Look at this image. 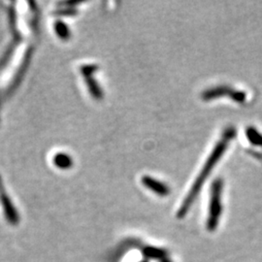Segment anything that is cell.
Instances as JSON below:
<instances>
[{
  "instance_id": "cell-1",
  "label": "cell",
  "mask_w": 262,
  "mask_h": 262,
  "mask_svg": "<svg viewBox=\"0 0 262 262\" xmlns=\"http://www.w3.org/2000/svg\"><path fill=\"white\" fill-rule=\"evenodd\" d=\"M235 135H236V130H235L233 126H230V127L225 129L224 134H223V137L221 138V140L219 141L217 144L215 145V149L213 150V151L210 155V157L207 159L204 167L202 168L199 176L197 177L194 184L192 185V187L189 190L187 196L185 198L182 206L180 207L178 214H177L179 219L184 217L187 212H188V209L190 208V206L192 205V203L194 202V200H195V198L198 195L200 189L202 188V186H203L205 180L210 175L211 170L215 167L216 162L223 157V155L225 154V151L227 149L229 143L234 138Z\"/></svg>"
},
{
  "instance_id": "cell-2",
  "label": "cell",
  "mask_w": 262,
  "mask_h": 262,
  "mask_svg": "<svg viewBox=\"0 0 262 262\" xmlns=\"http://www.w3.org/2000/svg\"><path fill=\"white\" fill-rule=\"evenodd\" d=\"M224 188V182L221 179H216L212 185L211 198L209 205V215L207 220V228L209 231H214L219 225V221L223 213L222 194Z\"/></svg>"
},
{
  "instance_id": "cell-3",
  "label": "cell",
  "mask_w": 262,
  "mask_h": 262,
  "mask_svg": "<svg viewBox=\"0 0 262 262\" xmlns=\"http://www.w3.org/2000/svg\"><path fill=\"white\" fill-rule=\"evenodd\" d=\"M203 99L211 100L213 98H217L221 96H228L237 103H244L247 99V94L229 86H217L211 89L203 94Z\"/></svg>"
},
{
  "instance_id": "cell-4",
  "label": "cell",
  "mask_w": 262,
  "mask_h": 262,
  "mask_svg": "<svg viewBox=\"0 0 262 262\" xmlns=\"http://www.w3.org/2000/svg\"><path fill=\"white\" fill-rule=\"evenodd\" d=\"M97 68L98 67H96V66H92V64L84 66L82 72L85 77V82H86L88 88L91 92V94L94 96V98L99 99V98L102 97L103 94H102V91H101L100 86L98 85V83L93 78V74L96 71Z\"/></svg>"
},
{
  "instance_id": "cell-5",
  "label": "cell",
  "mask_w": 262,
  "mask_h": 262,
  "mask_svg": "<svg viewBox=\"0 0 262 262\" xmlns=\"http://www.w3.org/2000/svg\"><path fill=\"white\" fill-rule=\"evenodd\" d=\"M142 183L145 187L149 188L155 193H157L159 196H166L170 192L168 186H166L164 183L158 181L155 178H151L149 176H145L142 178Z\"/></svg>"
},
{
  "instance_id": "cell-6",
  "label": "cell",
  "mask_w": 262,
  "mask_h": 262,
  "mask_svg": "<svg viewBox=\"0 0 262 262\" xmlns=\"http://www.w3.org/2000/svg\"><path fill=\"white\" fill-rule=\"evenodd\" d=\"M246 134L248 139L253 145L257 147H262V134L256 128H254L253 126L248 127Z\"/></svg>"
},
{
  "instance_id": "cell-7",
  "label": "cell",
  "mask_w": 262,
  "mask_h": 262,
  "mask_svg": "<svg viewBox=\"0 0 262 262\" xmlns=\"http://www.w3.org/2000/svg\"><path fill=\"white\" fill-rule=\"evenodd\" d=\"M56 163L61 168H68L72 165V160L67 155H57Z\"/></svg>"
},
{
  "instance_id": "cell-8",
  "label": "cell",
  "mask_w": 262,
  "mask_h": 262,
  "mask_svg": "<svg viewBox=\"0 0 262 262\" xmlns=\"http://www.w3.org/2000/svg\"><path fill=\"white\" fill-rule=\"evenodd\" d=\"M145 253H147V255H149L150 257H161L164 254L163 251H160L156 248H148L145 251Z\"/></svg>"
},
{
  "instance_id": "cell-9",
  "label": "cell",
  "mask_w": 262,
  "mask_h": 262,
  "mask_svg": "<svg viewBox=\"0 0 262 262\" xmlns=\"http://www.w3.org/2000/svg\"><path fill=\"white\" fill-rule=\"evenodd\" d=\"M252 155H253L254 158H256V159H259V160H261L262 161L261 152H256V151H252Z\"/></svg>"
}]
</instances>
